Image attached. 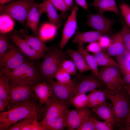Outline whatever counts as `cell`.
I'll return each instance as SVG.
<instances>
[{
    "label": "cell",
    "mask_w": 130,
    "mask_h": 130,
    "mask_svg": "<svg viewBox=\"0 0 130 130\" xmlns=\"http://www.w3.org/2000/svg\"><path fill=\"white\" fill-rule=\"evenodd\" d=\"M123 130H130V111L126 118Z\"/></svg>",
    "instance_id": "bcb514c9"
},
{
    "label": "cell",
    "mask_w": 130,
    "mask_h": 130,
    "mask_svg": "<svg viewBox=\"0 0 130 130\" xmlns=\"http://www.w3.org/2000/svg\"><path fill=\"white\" fill-rule=\"evenodd\" d=\"M70 75L61 68L55 74L54 78L58 83L66 84L72 83L73 80L71 78Z\"/></svg>",
    "instance_id": "d6a6232c"
},
{
    "label": "cell",
    "mask_w": 130,
    "mask_h": 130,
    "mask_svg": "<svg viewBox=\"0 0 130 130\" xmlns=\"http://www.w3.org/2000/svg\"><path fill=\"white\" fill-rule=\"evenodd\" d=\"M92 110L100 117L110 124L114 128L116 117L112 106L109 104L99 105L91 108Z\"/></svg>",
    "instance_id": "ac0fdd59"
},
{
    "label": "cell",
    "mask_w": 130,
    "mask_h": 130,
    "mask_svg": "<svg viewBox=\"0 0 130 130\" xmlns=\"http://www.w3.org/2000/svg\"><path fill=\"white\" fill-rule=\"evenodd\" d=\"M89 6L98 9V12L102 13L107 11L113 12L118 14L120 13L115 0H100L96 3H91Z\"/></svg>",
    "instance_id": "4316f807"
},
{
    "label": "cell",
    "mask_w": 130,
    "mask_h": 130,
    "mask_svg": "<svg viewBox=\"0 0 130 130\" xmlns=\"http://www.w3.org/2000/svg\"><path fill=\"white\" fill-rule=\"evenodd\" d=\"M78 9L77 6H74L64 26L62 38L59 45L60 49L62 50L76 32L77 27V14Z\"/></svg>",
    "instance_id": "4fadbf2b"
},
{
    "label": "cell",
    "mask_w": 130,
    "mask_h": 130,
    "mask_svg": "<svg viewBox=\"0 0 130 130\" xmlns=\"http://www.w3.org/2000/svg\"><path fill=\"white\" fill-rule=\"evenodd\" d=\"M124 85L130 86V72L122 74Z\"/></svg>",
    "instance_id": "ee69618b"
},
{
    "label": "cell",
    "mask_w": 130,
    "mask_h": 130,
    "mask_svg": "<svg viewBox=\"0 0 130 130\" xmlns=\"http://www.w3.org/2000/svg\"><path fill=\"white\" fill-rule=\"evenodd\" d=\"M77 3L84 9L88 11V6L86 0H75Z\"/></svg>",
    "instance_id": "f6af8a7d"
},
{
    "label": "cell",
    "mask_w": 130,
    "mask_h": 130,
    "mask_svg": "<svg viewBox=\"0 0 130 130\" xmlns=\"http://www.w3.org/2000/svg\"><path fill=\"white\" fill-rule=\"evenodd\" d=\"M37 111L21 120L12 125L9 128V130H21L24 127L30 124L37 123Z\"/></svg>",
    "instance_id": "f546056e"
},
{
    "label": "cell",
    "mask_w": 130,
    "mask_h": 130,
    "mask_svg": "<svg viewBox=\"0 0 130 130\" xmlns=\"http://www.w3.org/2000/svg\"><path fill=\"white\" fill-rule=\"evenodd\" d=\"M102 88L112 105L116 117L114 127L123 130L126 118L130 111V97L128 92L124 86L114 89L105 85Z\"/></svg>",
    "instance_id": "6da1fadb"
},
{
    "label": "cell",
    "mask_w": 130,
    "mask_h": 130,
    "mask_svg": "<svg viewBox=\"0 0 130 130\" xmlns=\"http://www.w3.org/2000/svg\"><path fill=\"white\" fill-rule=\"evenodd\" d=\"M36 2L35 0H12L0 8V14L8 15L17 21L24 27L27 32L26 18Z\"/></svg>",
    "instance_id": "5b68a950"
},
{
    "label": "cell",
    "mask_w": 130,
    "mask_h": 130,
    "mask_svg": "<svg viewBox=\"0 0 130 130\" xmlns=\"http://www.w3.org/2000/svg\"><path fill=\"white\" fill-rule=\"evenodd\" d=\"M12 18L6 15H0V33H6L10 31L14 26Z\"/></svg>",
    "instance_id": "1f68e13d"
},
{
    "label": "cell",
    "mask_w": 130,
    "mask_h": 130,
    "mask_svg": "<svg viewBox=\"0 0 130 130\" xmlns=\"http://www.w3.org/2000/svg\"><path fill=\"white\" fill-rule=\"evenodd\" d=\"M51 2L56 9L63 13L69 10L63 0H51Z\"/></svg>",
    "instance_id": "ab89813d"
},
{
    "label": "cell",
    "mask_w": 130,
    "mask_h": 130,
    "mask_svg": "<svg viewBox=\"0 0 130 130\" xmlns=\"http://www.w3.org/2000/svg\"><path fill=\"white\" fill-rule=\"evenodd\" d=\"M9 80L7 75L0 71V100L7 104L8 110L11 108L9 102Z\"/></svg>",
    "instance_id": "484cf974"
},
{
    "label": "cell",
    "mask_w": 130,
    "mask_h": 130,
    "mask_svg": "<svg viewBox=\"0 0 130 130\" xmlns=\"http://www.w3.org/2000/svg\"><path fill=\"white\" fill-rule=\"evenodd\" d=\"M102 49L98 42L97 41L90 43L86 49L88 52L94 54L101 50Z\"/></svg>",
    "instance_id": "b9f144b4"
},
{
    "label": "cell",
    "mask_w": 130,
    "mask_h": 130,
    "mask_svg": "<svg viewBox=\"0 0 130 130\" xmlns=\"http://www.w3.org/2000/svg\"><path fill=\"white\" fill-rule=\"evenodd\" d=\"M121 14L125 22L130 28V6L125 3H122L120 5Z\"/></svg>",
    "instance_id": "8d00e7d4"
},
{
    "label": "cell",
    "mask_w": 130,
    "mask_h": 130,
    "mask_svg": "<svg viewBox=\"0 0 130 130\" xmlns=\"http://www.w3.org/2000/svg\"><path fill=\"white\" fill-rule=\"evenodd\" d=\"M111 39L110 44L106 49L110 56L118 57L127 52L121 31L112 36Z\"/></svg>",
    "instance_id": "e0dca14e"
},
{
    "label": "cell",
    "mask_w": 130,
    "mask_h": 130,
    "mask_svg": "<svg viewBox=\"0 0 130 130\" xmlns=\"http://www.w3.org/2000/svg\"><path fill=\"white\" fill-rule=\"evenodd\" d=\"M38 4L36 2L29 12L26 18L27 27L30 28L36 36H39L38 26L40 16L38 11Z\"/></svg>",
    "instance_id": "cb8c5ba5"
},
{
    "label": "cell",
    "mask_w": 130,
    "mask_h": 130,
    "mask_svg": "<svg viewBox=\"0 0 130 130\" xmlns=\"http://www.w3.org/2000/svg\"><path fill=\"white\" fill-rule=\"evenodd\" d=\"M13 0H0V8L3 7L5 4Z\"/></svg>",
    "instance_id": "681fc988"
},
{
    "label": "cell",
    "mask_w": 130,
    "mask_h": 130,
    "mask_svg": "<svg viewBox=\"0 0 130 130\" xmlns=\"http://www.w3.org/2000/svg\"><path fill=\"white\" fill-rule=\"evenodd\" d=\"M34 61L25 62L13 69L0 67V71L8 76L12 83L34 86L42 80Z\"/></svg>",
    "instance_id": "7a4b0ae2"
},
{
    "label": "cell",
    "mask_w": 130,
    "mask_h": 130,
    "mask_svg": "<svg viewBox=\"0 0 130 130\" xmlns=\"http://www.w3.org/2000/svg\"><path fill=\"white\" fill-rule=\"evenodd\" d=\"M6 107H8L7 104L4 101L0 100V111L3 110Z\"/></svg>",
    "instance_id": "c3c4849f"
},
{
    "label": "cell",
    "mask_w": 130,
    "mask_h": 130,
    "mask_svg": "<svg viewBox=\"0 0 130 130\" xmlns=\"http://www.w3.org/2000/svg\"><path fill=\"white\" fill-rule=\"evenodd\" d=\"M70 104L60 102L54 98H50L49 103L44 108V117L43 119H51L64 114L69 109Z\"/></svg>",
    "instance_id": "5bb4252c"
},
{
    "label": "cell",
    "mask_w": 130,
    "mask_h": 130,
    "mask_svg": "<svg viewBox=\"0 0 130 130\" xmlns=\"http://www.w3.org/2000/svg\"><path fill=\"white\" fill-rule=\"evenodd\" d=\"M87 18L85 25L102 32L106 34L111 32L115 21L105 17L103 13L99 12L96 14L88 15Z\"/></svg>",
    "instance_id": "8fae6325"
},
{
    "label": "cell",
    "mask_w": 130,
    "mask_h": 130,
    "mask_svg": "<svg viewBox=\"0 0 130 130\" xmlns=\"http://www.w3.org/2000/svg\"><path fill=\"white\" fill-rule=\"evenodd\" d=\"M60 68L70 75L76 76L78 75L76 67L71 60L66 59L63 60Z\"/></svg>",
    "instance_id": "e575fe53"
},
{
    "label": "cell",
    "mask_w": 130,
    "mask_h": 130,
    "mask_svg": "<svg viewBox=\"0 0 130 130\" xmlns=\"http://www.w3.org/2000/svg\"><path fill=\"white\" fill-rule=\"evenodd\" d=\"M105 49H102L95 53L93 54L98 66H116L120 68L118 63L112 58L107 52Z\"/></svg>",
    "instance_id": "d4e9b609"
},
{
    "label": "cell",
    "mask_w": 130,
    "mask_h": 130,
    "mask_svg": "<svg viewBox=\"0 0 130 130\" xmlns=\"http://www.w3.org/2000/svg\"><path fill=\"white\" fill-rule=\"evenodd\" d=\"M78 83L74 80L71 83L63 84L53 81L49 84L52 88L51 97L63 103L70 105L71 100L76 94V87Z\"/></svg>",
    "instance_id": "9c48e42d"
},
{
    "label": "cell",
    "mask_w": 130,
    "mask_h": 130,
    "mask_svg": "<svg viewBox=\"0 0 130 130\" xmlns=\"http://www.w3.org/2000/svg\"><path fill=\"white\" fill-rule=\"evenodd\" d=\"M98 41L102 49H106L110 44L111 38L106 34L103 35L100 37Z\"/></svg>",
    "instance_id": "60d3db41"
},
{
    "label": "cell",
    "mask_w": 130,
    "mask_h": 130,
    "mask_svg": "<svg viewBox=\"0 0 130 130\" xmlns=\"http://www.w3.org/2000/svg\"><path fill=\"white\" fill-rule=\"evenodd\" d=\"M82 74L79 73L78 75L80 81L76 86V94H85L95 89L101 88L105 86L93 73L88 75Z\"/></svg>",
    "instance_id": "7c38bea8"
},
{
    "label": "cell",
    "mask_w": 130,
    "mask_h": 130,
    "mask_svg": "<svg viewBox=\"0 0 130 130\" xmlns=\"http://www.w3.org/2000/svg\"><path fill=\"white\" fill-rule=\"evenodd\" d=\"M92 118L94 124L95 130H112L113 127L106 121H101L92 116Z\"/></svg>",
    "instance_id": "f35d334b"
},
{
    "label": "cell",
    "mask_w": 130,
    "mask_h": 130,
    "mask_svg": "<svg viewBox=\"0 0 130 130\" xmlns=\"http://www.w3.org/2000/svg\"><path fill=\"white\" fill-rule=\"evenodd\" d=\"M21 130H45L38 122L29 124L23 127Z\"/></svg>",
    "instance_id": "7bdbcfd3"
},
{
    "label": "cell",
    "mask_w": 130,
    "mask_h": 130,
    "mask_svg": "<svg viewBox=\"0 0 130 130\" xmlns=\"http://www.w3.org/2000/svg\"><path fill=\"white\" fill-rule=\"evenodd\" d=\"M104 34H106L98 31L80 32L77 30L75 33L72 42L78 45H84L86 43L98 41L100 37Z\"/></svg>",
    "instance_id": "ffe728a7"
},
{
    "label": "cell",
    "mask_w": 130,
    "mask_h": 130,
    "mask_svg": "<svg viewBox=\"0 0 130 130\" xmlns=\"http://www.w3.org/2000/svg\"><path fill=\"white\" fill-rule=\"evenodd\" d=\"M122 20L123 27L121 31L122 38L127 52L130 53V28Z\"/></svg>",
    "instance_id": "836d02e7"
},
{
    "label": "cell",
    "mask_w": 130,
    "mask_h": 130,
    "mask_svg": "<svg viewBox=\"0 0 130 130\" xmlns=\"http://www.w3.org/2000/svg\"><path fill=\"white\" fill-rule=\"evenodd\" d=\"M51 0H45L41 3V5L43 6H45L50 2H51Z\"/></svg>",
    "instance_id": "816d5d0a"
},
{
    "label": "cell",
    "mask_w": 130,
    "mask_h": 130,
    "mask_svg": "<svg viewBox=\"0 0 130 130\" xmlns=\"http://www.w3.org/2000/svg\"><path fill=\"white\" fill-rule=\"evenodd\" d=\"M78 50L84 56L92 72L99 79V72L98 69V66L93 56L88 52L84 47V45H78Z\"/></svg>",
    "instance_id": "f1b7e54d"
},
{
    "label": "cell",
    "mask_w": 130,
    "mask_h": 130,
    "mask_svg": "<svg viewBox=\"0 0 130 130\" xmlns=\"http://www.w3.org/2000/svg\"><path fill=\"white\" fill-rule=\"evenodd\" d=\"M89 98L85 94H78L72 99L70 103L76 109L86 107L88 103Z\"/></svg>",
    "instance_id": "4dcf8cb0"
},
{
    "label": "cell",
    "mask_w": 130,
    "mask_h": 130,
    "mask_svg": "<svg viewBox=\"0 0 130 130\" xmlns=\"http://www.w3.org/2000/svg\"><path fill=\"white\" fill-rule=\"evenodd\" d=\"M123 86L128 92L130 97V86L124 85Z\"/></svg>",
    "instance_id": "f907efd6"
},
{
    "label": "cell",
    "mask_w": 130,
    "mask_h": 130,
    "mask_svg": "<svg viewBox=\"0 0 130 130\" xmlns=\"http://www.w3.org/2000/svg\"><path fill=\"white\" fill-rule=\"evenodd\" d=\"M27 58L16 46L13 45L8 52L0 57V67L14 69L28 61Z\"/></svg>",
    "instance_id": "ba28073f"
},
{
    "label": "cell",
    "mask_w": 130,
    "mask_h": 130,
    "mask_svg": "<svg viewBox=\"0 0 130 130\" xmlns=\"http://www.w3.org/2000/svg\"><path fill=\"white\" fill-rule=\"evenodd\" d=\"M36 103L16 105L0 113V130H8L12 125L36 112Z\"/></svg>",
    "instance_id": "277c9868"
},
{
    "label": "cell",
    "mask_w": 130,
    "mask_h": 130,
    "mask_svg": "<svg viewBox=\"0 0 130 130\" xmlns=\"http://www.w3.org/2000/svg\"><path fill=\"white\" fill-rule=\"evenodd\" d=\"M50 23L56 28H60L62 24V19L58 15L56 9L51 2L46 6L45 12Z\"/></svg>",
    "instance_id": "83f0119b"
},
{
    "label": "cell",
    "mask_w": 130,
    "mask_h": 130,
    "mask_svg": "<svg viewBox=\"0 0 130 130\" xmlns=\"http://www.w3.org/2000/svg\"><path fill=\"white\" fill-rule=\"evenodd\" d=\"M9 38L6 33H0V57L8 49L11 48L13 45L10 44Z\"/></svg>",
    "instance_id": "d590c367"
},
{
    "label": "cell",
    "mask_w": 130,
    "mask_h": 130,
    "mask_svg": "<svg viewBox=\"0 0 130 130\" xmlns=\"http://www.w3.org/2000/svg\"><path fill=\"white\" fill-rule=\"evenodd\" d=\"M7 34L10 39L30 61L38 60L42 58L30 46L16 30H14Z\"/></svg>",
    "instance_id": "9a60e30c"
},
{
    "label": "cell",
    "mask_w": 130,
    "mask_h": 130,
    "mask_svg": "<svg viewBox=\"0 0 130 130\" xmlns=\"http://www.w3.org/2000/svg\"><path fill=\"white\" fill-rule=\"evenodd\" d=\"M67 54L57 46L50 47L45 54L44 59L37 65L43 81L50 84L53 81L63 60L67 59Z\"/></svg>",
    "instance_id": "3957f363"
},
{
    "label": "cell",
    "mask_w": 130,
    "mask_h": 130,
    "mask_svg": "<svg viewBox=\"0 0 130 130\" xmlns=\"http://www.w3.org/2000/svg\"><path fill=\"white\" fill-rule=\"evenodd\" d=\"M99 79L107 86L117 88L124 85L121 68L116 66H102Z\"/></svg>",
    "instance_id": "52a82bcc"
},
{
    "label": "cell",
    "mask_w": 130,
    "mask_h": 130,
    "mask_svg": "<svg viewBox=\"0 0 130 130\" xmlns=\"http://www.w3.org/2000/svg\"><path fill=\"white\" fill-rule=\"evenodd\" d=\"M66 53L72 59L79 73L91 70L86 60L82 53L78 50L68 49Z\"/></svg>",
    "instance_id": "44dd1931"
},
{
    "label": "cell",
    "mask_w": 130,
    "mask_h": 130,
    "mask_svg": "<svg viewBox=\"0 0 130 130\" xmlns=\"http://www.w3.org/2000/svg\"><path fill=\"white\" fill-rule=\"evenodd\" d=\"M77 130H95L92 115L85 118Z\"/></svg>",
    "instance_id": "74e56055"
},
{
    "label": "cell",
    "mask_w": 130,
    "mask_h": 130,
    "mask_svg": "<svg viewBox=\"0 0 130 130\" xmlns=\"http://www.w3.org/2000/svg\"><path fill=\"white\" fill-rule=\"evenodd\" d=\"M43 0V1H44L45 0Z\"/></svg>",
    "instance_id": "db71d44e"
},
{
    "label": "cell",
    "mask_w": 130,
    "mask_h": 130,
    "mask_svg": "<svg viewBox=\"0 0 130 130\" xmlns=\"http://www.w3.org/2000/svg\"><path fill=\"white\" fill-rule=\"evenodd\" d=\"M33 90L36 99H39L40 104L45 103L46 104L49 103L52 95V88L50 84L43 81L34 86Z\"/></svg>",
    "instance_id": "d6986e66"
},
{
    "label": "cell",
    "mask_w": 130,
    "mask_h": 130,
    "mask_svg": "<svg viewBox=\"0 0 130 130\" xmlns=\"http://www.w3.org/2000/svg\"><path fill=\"white\" fill-rule=\"evenodd\" d=\"M100 0H93V3H96L99 1Z\"/></svg>",
    "instance_id": "f5cc1de1"
},
{
    "label": "cell",
    "mask_w": 130,
    "mask_h": 130,
    "mask_svg": "<svg viewBox=\"0 0 130 130\" xmlns=\"http://www.w3.org/2000/svg\"><path fill=\"white\" fill-rule=\"evenodd\" d=\"M38 123L45 130H63L66 127L64 114L50 119H43Z\"/></svg>",
    "instance_id": "7402d4cb"
},
{
    "label": "cell",
    "mask_w": 130,
    "mask_h": 130,
    "mask_svg": "<svg viewBox=\"0 0 130 130\" xmlns=\"http://www.w3.org/2000/svg\"><path fill=\"white\" fill-rule=\"evenodd\" d=\"M18 32L20 36L26 41L30 46L37 53L43 57L46 52L50 47L47 46L45 40L39 36L29 35L26 33L24 30H19Z\"/></svg>",
    "instance_id": "2e32d148"
},
{
    "label": "cell",
    "mask_w": 130,
    "mask_h": 130,
    "mask_svg": "<svg viewBox=\"0 0 130 130\" xmlns=\"http://www.w3.org/2000/svg\"><path fill=\"white\" fill-rule=\"evenodd\" d=\"M64 115L66 128L69 130H77L85 118L92 115L89 108L86 107L75 110L69 109Z\"/></svg>",
    "instance_id": "30bf717a"
},
{
    "label": "cell",
    "mask_w": 130,
    "mask_h": 130,
    "mask_svg": "<svg viewBox=\"0 0 130 130\" xmlns=\"http://www.w3.org/2000/svg\"><path fill=\"white\" fill-rule=\"evenodd\" d=\"M9 102L11 108L26 103H36L37 100L32 86L20 85L10 81Z\"/></svg>",
    "instance_id": "8992f818"
},
{
    "label": "cell",
    "mask_w": 130,
    "mask_h": 130,
    "mask_svg": "<svg viewBox=\"0 0 130 130\" xmlns=\"http://www.w3.org/2000/svg\"><path fill=\"white\" fill-rule=\"evenodd\" d=\"M88 101L86 107L89 108L102 104H109L106 94L102 88L95 89L88 95Z\"/></svg>",
    "instance_id": "603a6c76"
},
{
    "label": "cell",
    "mask_w": 130,
    "mask_h": 130,
    "mask_svg": "<svg viewBox=\"0 0 130 130\" xmlns=\"http://www.w3.org/2000/svg\"><path fill=\"white\" fill-rule=\"evenodd\" d=\"M67 6L69 8V10H72L73 7V0H63Z\"/></svg>",
    "instance_id": "7dc6e473"
}]
</instances>
